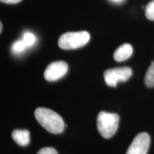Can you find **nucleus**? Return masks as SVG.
Returning a JSON list of instances; mask_svg holds the SVG:
<instances>
[{
	"instance_id": "2eb2a0df",
	"label": "nucleus",
	"mask_w": 154,
	"mask_h": 154,
	"mask_svg": "<svg viewBox=\"0 0 154 154\" xmlns=\"http://www.w3.org/2000/svg\"><path fill=\"white\" fill-rule=\"evenodd\" d=\"M0 32H2V23L0 22Z\"/></svg>"
},
{
	"instance_id": "9d476101",
	"label": "nucleus",
	"mask_w": 154,
	"mask_h": 154,
	"mask_svg": "<svg viewBox=\"0 0 154 154\" xmlns=\"http://www.w3.org/2000/svg\"><path fill=\"white\" fill-rule=\"evenodd\" d=\"M145 14L148 19L154 21V0L150 2L146 6Z\"/></svg>"
},
{
	"instance_id": "423d86ee",
	"label": "nucleus",
	"mask_w": 154,
	"mask_h": 154,
	"mask_svg": "<svg viewBox=\"0 0 154 154\" xmlns=\"http://www.w3.org/2000/svg\"><path fill=\"white\" fill-rule=\"evenodd\" d=\"M68 72V65L62 61H54L47 67L44 72V78L49 82L60 79Z\"/></svg>"
},
{
	"instance_id": "20e7f679",
	"label": "nucleus",
	"mask_w": 154,
	"mask_h": 154,
	"mask_svg": "<svg viewBox=\"0 0 154 154\" xmlns=\"http://www.w3.org/2000/svg\"><path fill=\"white\" fill-rule=\"evenodd\" d=\"M132 70L129 67H120L107 69L103 74L106 84L116 87L119 82H126L131 76Z\"/></svg>"
},
{
	"instance_id": "f8f14e48",
	"label": "nucleus",
	"mask_w": 154,
	"mask_h": 154,
	"mask_svg": "<svg viewBox=\"0 0 154 154\" xmlns=\"http://www.w3.org/2000/svg\"><path fill=\"white\" fill-rule=\"evenodd\" d=\"M26 47V44L24 43V42L23 40H22V41H18L15 42L12 47V49L14 52H21V51H24Z\"/></svg>"
},
{
	"instance_id": "7ed1b4c3",
	"label": "nucleus",
	"mask_w": 154,
	"mask_h": 154,
	"mask_svg": "<svg viewBox=\"0 0 154 154\" xmlns=\"http://www.w3.org/2000/svg\"><path fill=\"white\" fill-rule=\"evenodd\" d=\"M90 39V34L86 31L66 32L59 38V47L63 49H75L84 47Z\"/></svg>"
},
{
	"instance_id": "f257e3e1",
	"label": "nucleus",
	"mask_w": 154,
	"mask_h": 154,
	"mask_svg": "<svg viewBox=\"0 0 154 154\" xmlns=\"http://www.w3.org/2000/svg\"><path fill=\"white\" fill-rule=\"evenodd\" d=\"M34 116L38 124L51 134H61L64 130L65 124L62 118L51 109L37 108Z\"/></svg>"
},
{
	"instance_id": "4468645a",
	"label": "nucleus",
	"mask_w": 154,
	"mask_h": 154,
	"mask_svg": "<svg viewBox=\"0 0 154 154\" xmlns=\"http://www.w3.org/2000/svg\"><path fill=\"white\" fill-rule=\"evenodd\" d=\"M0 1L5 4H17L20 2L22 0H0Z\"/></svg>"
},
{
	"instance_id": "6e6552de",
	"label": "nucleus",
	"mask_w": 154,
	"mask_h": 154,
	"mask_svg": "<svg viewBox=\"0 0 154 154\" xmlns=\"http://www.w3.org/2000/svg\"><path fill=\"white\" fill-rule=\"evenodd\" d=\"M11 137L18 145L21 146H27L30 142V133L26 129L13 131Z\"/></svg>"
},
{
	"instance_id": "0eeeda50",
	"label": "nucleus",
	"mask_w": 154,
	"mask_h": 154,
	"mask_svg": "<svg viewBox=\"0 0 154 154\" xmlns=\"http://www.w3.org/2000/svg\"><path fill=\"white\" fill-rule=\"evenodd\" d=\"M133 54V47L129 44H124L119 47L113 54V58L116 61L121 62L128 59Z\"/></svg>"
},
{
	"instance_id": "39448f33",
	"label": "nucleus",
	"mask_w": 154,
	"mask_h": 154,
	"mask_svg": "<svg viewBox=\"0 0 154 154\" xmlns=\"http://www.w3.org/2000/svg\"><path fill=\"white\" fill-rule=\"evenodd\" d=\"M151 138L147 133L138 134L133 140L126 154H147L149 149Z\"/></svg>"
},
{
	"instance_id": "9b49d317",
	"label": "nucleus",
	"mask_w": 154,
	"mask_h": 154,
	"mask_svg": "<svg viewBox=\"0 0 154 154\" xmlns=\"http://www.w3.org/2000/svg\"><path fill=\"white\" fill-rule=\"evenodd\" d=\"M23 41L26 44V47L32 46L36 41V37L32 33H26L23 37Z\"/></svg>"
},
{
	"instance_id": "ddd939ff",
	"label": "nucleus",
	"mask_w": 154,
	"mask_h": 154,
	"mask_svg": "<svg viewBox=\"0 0 154 154\" xmlns=\"http://www.w3.org/2000/svg\"><path fill=\"white\" fill-rule=\"evenodd\" d=\"M37 154H58V152L52 147H46L40 149Z\"/></svg>"
},
{
	"instance_id": "f03ea898",
	"label": "nucleus",
	"mask_w": 154,
	"mask_h": 154,
	"mask_svg": "<svg viewBox=\"0 0 154 154\" xmlns=\"http://www.w3.org/2000/svg\"><path fill=\"white\" fill-rule=\"evenodd\" d=\"M119 116L116 113L101 111L97 116L96 124L99 134L105 138L112 137L118 129Z\"/></svg>"
},
{
	"instance_id": "1a4fd4ad",
	"label": "nucleus",
	"mask_w": 154,
	"mask_h": 154,
	"mask_svg": "<svg viewBox=\"0 0 154 154\" xmlns=\"http://www.w3.org/2000/svg\"><path fill=\"white\" fill-rule=\"evenodd\" d=\"M144 82L148 87H153L154 86V61L151 63V66H149L146 72Z\"/></svg>"
},
{
	"instance_id": "dca6fc26",
	"label": "nucleus",
	"mask_w": 154,
	"mask_h": 154,
	"mask_svg": "<svg viewBox=\"0 0 154 154\" xmlns=\"http://www.w3.org/2000/svg\"><path fill=\"white\" fill-rule=\"evenodd\" d=\"M113 1H114V2H120V1H121V0H113Z\"/></svg>"
}]
</instances>
